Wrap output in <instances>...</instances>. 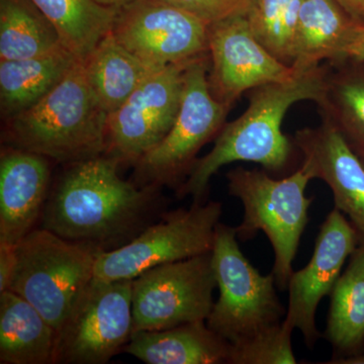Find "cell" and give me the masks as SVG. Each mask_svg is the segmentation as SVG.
I'll return each mask as SVG.
<instances>
[{"label":"cell","instance_id":"cell-1","mask_svg":"<svg viewBox=\"0 0 364 364\" xmlns=\"http://www.w3.org/2000/svg\"><path fill=\"white\" fill-rule=\"evenodd\" d=\"M119 164L109 154L68 164L50 191L41 228L102 253L124 247L157 222L167 208L158 186L124 181Z\"/></svg>","mask_w":364,"mask_h":364},{"label":"cell","instance_id":"cell-2","mask_svg":"<svg viewBox=\"0 0 364 364\" xmlns=\"http://www.w3.org/2000/svg\"><path fill=\"white\" fill-rule=\"evenodd\" d=\"M328 75L321 66L296 73L284 82L252 90L249 107L238 119L225 124L205 156L196 159L186 181L177 189L179 198L191 196L193 203H205L210 178L228 164L252 162L268 171L287 166L293 144L282 132L287 112L303 100L320 105L327 90Z\"/></svg>","mask_w":364,"mask_h":364},{"label":"cell","instance_id":"cell-3","mask_svg":"<svg viewBox=\"0 0 364 364\" xmlns=\"http://www.w3.org/2000/svg\"><path fill=\"white\" fill-rule=\"evenodd\" d=\"M107 117L78 61L40 102L9 119L6 138L11 147L73 164L107 153Z\"/></svg>","mask_w":364,"mask_h":364},{"label":"cell","instance_id":"cell-4","mask_svg":"<svg viewBox=\"0 0 364 364\" xmlns=\"http://www.w3.org/2000/svg\"><path fill=\"white\" fill-rule=\"evenodd\" d=\"M314 179L305 163L289 176L275 179L264 170L236 167L227 173L230 196L244 208L243 220L236 228L239 240L253 239L258 232L267 235L274 252L272 273L277 289L286 291L294 272V260L309 223L314 202L306 196Z\"/></svg>","mask_w":364,"mask_h":364},{"label":"cell","instance_id":"cell-5","mask_svg":"<svg viewBox=\"0 0 364 364\" xmlns=\"http://www.w3.org/2000/svg\"><path fill=\"white\" fill-rule=\"evenodd\" d=\"M236 228L219 223L213 247L219 299L207 324L231 345L282 324L287 310L272 272L261 274L242 252Z\"/></svg>","mask_w":364,"mask_h":364},{"label":"cell","instance_id":"cell-6","mask_svg":"<svg viewBox=\"0 0 364 364\" xmlns=\"http://www.w3.org/2000/svg\"><path fill=\"white\" fill-rule=\"evenodd\" d=\"M16 254L9 291L32 304L58 331L95 279L98 253L40 227L16 245Z\"/></svg>","mask_w":364,"mask_h":364},{"label":"cell","instance_id":"cell-7","mask_svg":"<svg viewBox=\"0 0 364 364\" xmlns=\"http://www.w3.org/2000/svg\"><path fill=\"white\" fill-rule=\"evenodd\" d=\"M222 215V203L208 200L164 213L124 247L98 253L95 277L133 280L151 268L210 252Z\"/></svg>","mask_w":364,"mask_h":364},{"label":"cell","instance_id":"cell-8","mask_svg":"<svg viewBox=\"0 0 364 364\" xmlns=\"http://www.w3.org/2000/svg\"><path fill=\"white\" fill-rule=\"evenodd\" d=\"M208 52L191 60L184 72L176 122L156 147L136 163L143 186L174 184L188 176L203 146L217 138L231 107L215 100L208 85Z\"/></svg>","mask_w":364,"mask_h":364},{"label":"cell","instance_id":"cell-9","mask_svg":"<svg viewBox=\"0 0 364 364\" xmlns=\"http://www.w3.org/2000/svg\"><path fill=\"white\" fill-rule=\"evenodd\" d=\"M133 280L95 277L57 331L55 364H105L133 336Z\"/></svg>","mask_w":364,"mask_h":364},{"label":"cell","instance_id":"cell-10","mask_svg":"<svg viewBox=\"0 0 364 364\" xmlns=\"http://www.w3.org/2000/svg\"><path fill=\"white\" fill-rule=\"evenodd\" d=\"M215 287L212 251L146 270L132 282L133 334L207 321Z\"/></svg>","mask_w":364,"mask_h":364},{"label":"cell","instance_id":"cell-11","mask_svg":"<svg viewBox=\"0 0 364 364\" xmlns=\"http://www.w3.org/2000/svg\"><path fill=\"white\" fill-rule=\"evenodd\" d=\"M191 61L151 72L126 102L109 114L105 154L136 164L161 142L178 114L184 72Z\"/></svg>","mask_w":364,"mask_h":364},{"label":"cell","instance_id":"cell-12","mask_svg":"<svg viewBox=\"0 0 364 364\" xmlns=\"http://www.w3.org/2000/svg\"><path fill=\"white\" fill-rule=\"evenodd\" d=\"M112 33L151 68L183 63L208 53V26L163 0H134L121 7Z\"/></svg>","mask_w":364,"mask_h":364},{"label":"cell","instance_id":"cell-13","mask_svg":"<svg viewBox=\"0 0 364 364\" xmlns=\"http://www.w3.org/2000/svg\"><path fill=\"white\" fill-rule=\"evenodd\" d=\"M208 52L210 91L229 107L245 91L284 82L296 74L261 44L246 16L208 26Z\"/></svg>","mask_w":364,"mask_h":364},{"label":"cell","instance_id":"cell-14","mask_svg":"<svg viewBox=\"0 0 364 364\" xmlns=\"http://www.w3.org/2000/svg\"><path fill=\"white\" fill-rule=\"evenodd\" d=\"M358 244V230L346 215L333 208L321 225L308 264L289 279V306L282 325L291 332L299 330L308 348H315L322 337L316 325L318 304L332 293Z\"/></svg>","mask_w":364,"mask_h":364},{"label":"cell","instance_id":"cell-15","mask_svg":"<svg viewBox=\"0 0 364 364\" xmlns=\"http://www.w3.org/2000/svg\"><path fill=\"white\" fill-rule=\"evenodd\" d=\"M294 145L314 179L325 182L332 191L335 208L348 218L364 237V164L336 127L324 119L317 128L296 132Z\"/></svg>","mask_w":364,"mask_h":364},{"label":"cell","instance_id":"cell-16","mask_svg":"<svg viewBox=\"0 0 364 364\" xmlns=\"http://www.w3.org/2000/svg\"><path fill=\"white\" fill-rule=\"evenodd\" d=\"M47 157L7 147L0 157V244L18 245L36 229L49 196Z\"/></svg>","mask_w":364,"mask_h":364},{"label":"cell","instance_id":"cell-17","mask_svg":"<svg viewBox=\"0 0 364 364\" xmlns=\"http://www.w3.org/2000/svg\"><path fill=\"white\" fill-rule=\"evenodd\" d=\"M361 23L335 0H305L294 31L291 68L303 73L324 60L347 61V48Z\"/></svg>","mask_w":364,"mask_h":364},{"label":"cell","instance_id":"cell-18","mask_svg":"<svg viewBox=\"0 0 364 364\" xmlns=\"http://www.w3.org/2000/svg\"><path fill=\"white\" fill-rule=\"evenodd\" d=\"M124 352L147 364H229L231 344L196 321L155 331L135 332Z\"/></svg>","mask_w":364,"mask_h":364},{"label":"cell","instance_id":"cell-19","mask_svg":"<svg viewBox=\"0 0 364 364\" xmlns=\"http://www.w3.org/2000/svg\"><path fill=\"white\" fill-rule=\"evenodd\" d=\"M324 337L333 350L328 363H348L364 355V237H359L358 247L330 294Z\"/></svg>","mask_w":364,"mask_h":364},{"label":"cell","instance_id":"cell-20","mask_svg":"<svg viewBox=\"0 0 364 364\" xmlns=\"http://www.w3.org/2000/svg\"><path fill=\"white\" fill-rule=\"evenodd\" d=\"M57 331L21 296L0 293V363L55 364Z\"/></svg>","mask_w":364,"mask_h":364},{"label":"cell","instance_id":"cell-21","mask_svg":"<svg viewBox=\"0 0 364 364\" xmlns=\"http://www.w3.org/2000/svg\"><path fill=\"white\" fill-rule=\"evenodd\" d=\"M79 60L66 48L23 60L0 61V104L9 119L40 102Z\"/></svg>","mask_w":364,"mask_h":364},{"label":"cell","instance_id":"cell-22","mask_svg":"<svg viewBox=\"0 0 364 364\" xmlns=\"http://www.w3.org/2000/svg\"><path fill=\"white\" fill-rule=\"evenodd\" d=\"M82 64L88 85L109 114L119 109L144 79L156 70L119 44L112 32L98 42Z\"/></svg>","mask_w":364,"mask_h":364},{"label":"cell","instance_id":"cell-23","mask_svg":"<svg viewBox=\"0 0 364 364\" xmlns=\"http://www.w3.org/2000/svg\"><path fill=\"white\" fill-rule=\"evenodd\" d=\"M58 31L64 47L83 62L112 32L119 9L95 0H31Z\"/></svg>","mask_w":364,"mask_h":364},{"label":"cell","instance_id":"cell-24","mask_svg":"<svg viewBox=\"0 0 364 364\" xmlns=\"http://www.w3.org/2000/svg\"><path fill=\"white\" fill-rule=\"evenodd\" d=\"M62 48L58 31L31 0H0V61L33 58Z\"/></svg>","mask_w":364,"mask_h":364},{"label":"cell","instance_id":"cell-25","mask_svg":"<svg viewBox=\"0 0 364 364\" xmlns=\"http://www.w3.org/2000/svg\"><path fill=\"white\" fill-rule=\"evenodd\" d=\"M341 70L328 76L327 90L321 102L326 117L364 160V62L347 60Z\"/></svg>","mask_w":364,"mask_h":364},{"label":"cell","instance_id":"cell-26","mask_svg":"<svg viewBox=\"0 0 364 364\" xmlns=\"http://www.w3.org/2000/svg\"><path fill=\"white\" fill-rule=\"evenodd\" d=\"M305 0H256L246 16L261 44L291 66L294 31Z\"/></svg>","mask_w":364,"mask_h":364},{"label":"cell","instance_id":"cell-27","mask_svg":"<svg viewBox=\"0 0 364 364\" xmlns=\"http://www.w3.org/2000/svg\"><path fill=\"white\" fill-rule=\"evenodd\" d=\"M291 335L282 323L231 345L229 364H296Z\"/></svg>","mask_w":364,"mask_h":364},{"label":"cell","instance_id":"cell-28","mask_svg":"<svg viewBox=\"0 0 364 364\" xmlns=\"http://www.w3.org/2000/svg\"><path fill=\"white\" fill-rule=\"evenodd\" d=\"M188 11L207 26L247 16L256 0H163Z\"/></svg>","mask_w":364,"mask_h":364},{"label":"cell","instance_id":"cell-29","mask_svg":"<svg viewBox=\"0 0 364 364\" xmlns=\"http://www.w3.org/2000/svg\"><path fill=\"white\" fill-rule=\"evenodd\" d=\"M18 263L16 245L0 244V293L7 291Z\"/></svg>","mask_w":364,"mask_h":364},{"label":"cell","instance_id":"cell-30","mask_svg":"<svg viewBox=\"0 0 364 364\" xmlns=\"http://www.w3.org/2000/svg\"><path fill=\"white\" fill-rule=\"evenodd\" d=\"M346 60L364 62V23L359 25L346 50Z\"/></svg>","mask_w":364,"mask_h":364},{"label":"cell","instance_id":"cell-31","mask_svg":"<svg viewBox=\"0 0 364 364\" xmlns=\"http://www.w3.org/2000/svg\"><path fill=\"white\" fill-rule=\"evenodd\" d=\"M355 20L364 23V0H335Z\"/></svg>","mask_w":364,"mask_h":364},{"label":"cell","instance_id":"cell-32","mask_svg":"<svg viewBox=\"0 0 364 364\" xmlns=\"http://www.w3.org/2000/svg\"><path fill=\"white\" fill-rule=\"evenodd\" d=\"M98 4L105 6L114 7V9H121L134 0H95Z\"/></svg>","mask_w":364,"mask_h":364},{"label":"cell","instance_id":"cell-33","mask_svg":"<svg viewBox=\"0 0 364 364\" xmlns=\"http://www.w3.org/2000/svg\"><path fill=\"white\" fill-rule=\"evenodd\" d=\"M363 164H364V160H363Z\"/></svg>","mask_w":364,"mask_h":364}]
</instances>
